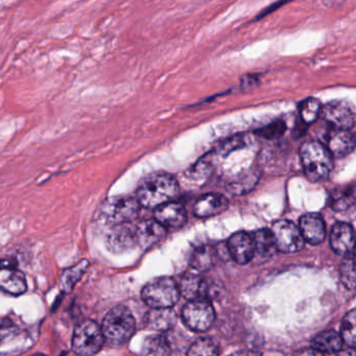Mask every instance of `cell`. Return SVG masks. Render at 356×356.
I'll list each match as a JSON object with an SVG mask.
<instances>
[{
  "mask_svg": "<svg viewBox=\"0 0 356 356\" xmlns=\"http://www.w3.org/2000/svg\"><path fill=\"white\" fill-rule=\"evenodd\" d=\"M329 207L335 211H343L356 204V185L348 187L343 191H334L330 195Z\"/></svg>",
  "mask_w": 356,
  "mask_h": 356,
  "instance_id": "d4e9b609",
  "label": "cell"
},
{
  "mask_svg": "<svg viewBox=\"0 0 356 356\" xmlns=\"http://www.w3.org/2000/svg\"><path fill=\"white\" fill-rule=\"evenodd\" d=\"M322 104L314 97L303 99L299 105L300 120L306 124H314L322 114Z\"/></svg>",
  "mask_w": 356,
  "mask_h": 356,
  "instance_id": "83f0119b",
  "label": "cell"
},
{
  "mask_svg": "<svg viewBox=\"0 0 356 356\" xmlns=\"http://www.w3.org/2000/svg\"><path fill=\"white\" fill-rule=\"evenodd\" d=\"M308 124H306L303 120H300V122L298 124H296L295 129H293V136L299 137L303 136L304 133L306 132V128H307Z\"/></svg>",
  "mask_w": 356,
  "mask_h": 356,
  "instance_id": "e575fe53",
  "label": "cell"
},
{
  "mask_svg": "<svg viewBox=\"0 0 356 356\" xmlns=\"http://www.w3.org/2000/svg\"><path fill=\"white\" fill-rule=\"evenodd\" d=\"M218 343L211 337H200L189 347L188 355H218Z\"/></svg>",
  "mask_w": 356,
  "mask_h": 356,
  "instance_id": "f546056e",
  "label": "cell"
},
{
  "mask_svg": "<svg viewBox=\"0 0 356 356\" xmlns=\"http://www.w3.org/2000/svg\"><path fill=\"white\" fill-rule=\"evenodd\" d=\"M141 207L137 197H114L104 202L101 216L111 226L132 222L138 218Z\"/></svg>",
  "mask_w": 356,
  "mask_h": 356,
  "instance_id": "8992f818",
  "label": "cell"
},
{
  "mask_svg": "<svg viewBox=\"0 0 356 356\" xmlns=\"http://www.w3.org/2000/svg\"><path fill=\"white\" fill-rule=\"evenodd\" d=\"M179 287H180L181 296L186 298L188 301L203 299V298L209 299L211 293V287L207 279L203 278L197 273L185 274L179 282Z\"/></svg>",
  "mask_w": 356,
  "mask_h": 356,
  "instance_id": "9a60e30c",
  "label": "cell"
},
{
  "mask_svg": "<svg viewBox=\"0 0 356 356\" xmlns=\"http://www.w3.org/2000/svg\"><path fill=\"white\" fill-rule=\"evenodd\" d=\"M155 218L168 230H178L187 222V212L179 202L170 201L155 209Z\"/></svg>",
  "mask_w": 356,
  "mask_h": 356,
  "instance_id": "4fadbf2b",
  "label": "cell"
},
{
  "mask_svg": "<svg viewBox=\"0 0 356 356\" xmlns=\"http://www.w3.org/2000/svg\"><path fill=\"white\" fill-rule=\"evenodd\" d=\"M291 1H293V0H277L276 3H273L270 7L266 8L264 11L260 12L259 15L256 17V20L262 19L266 16L270 15V13H274L279 8L283 7V6L291 3Z\"/></svg>",
  "mask_w": 356,
  "mask_h": 356,
  "instance_id": "d6a6232c",
  "label": "cell"
},
{
  "mask_svg": "<svg viewBox=\"0 0 356 356\" xmlns=\"http://www.w3.org/2000/svg\"><path fill=\"white\" fill-rule=\"evenodd\" d=\"M141 297L151 308L172 307L180 299V287L170 277H160L143 286Z\"/></svg>",
  "mask_w": 356,
  "mask_h": 356,
  "instance_id": "277c9868",
  "label": "cell"
},
{
  "mask_svg": "<svg viewBox=\"0 0 356 356\" xmlns=\"http://www.w3.org/2000/svg\"><path fill=\"white\" fill-rule=\"evenodd\" d=\"M137 241L143 249H149L161 243L168 234V229L157 220H145L136 226Z\"/></svg>",
  "mask_w": 356,
  "mask_h": 356,
  "instance_id": "e0dca14e",
  "label": "cell"
},
{
  "mask_svg": "<svg viewBox=\"0 0 356 356\" xmlns=\"http://www.w3.org/2000/svg\"><path fill=\"white\" fill-rule=\"evenodd\" d=\"M185 325L195 332H205L211 328L216 320V312L211 302L207 298L191 300L182 310Z\"/></svg>",
  "mask_w": 356,
  "mask_h": 356,
  "instance_id": "52a82bcc",
  "label": "cell"
},
{
  "mask_svg": "<svg viewBox=\"0 0 356 356\" xmlns=\"http://www.w3.org/2000/svg\"><path fill=\"white\" fill-rule=\"evenodd\" d=\"M299 228L306 243L310 245H320L326 237V226L320 214L307 213L302 216Z\"/></svg>",
  "mask_w": 356,
  "mask_h": 356,
  "instance_id": "ac0fdd59",
  "label": "cell"
},
{
  "mask_svg": "<svg viewBox=\"0 0 356 356\" xmlns=\"http://www.w3.org/2000/svg\"><path fill=\"white\" fill-rule=\"evenodd\" d=\"M106 341L112 346L128 343L134 335L136 322L131 310L126 306H115L106 314L102 323Z\"/></svg>",
  "mask_w": 356,
  "mask_h": 356,
  "instance_id": "3957f363",
  "label": "cell"
},
{
  "mask_svg": "<svg viewBox=\"0 0 356 356\" xmlns=\"http://www.w3.org/2000/svg\"><path fill=\"white\" fill-rule=\"evenodd\" d=\"M258 84H259V76H255V74H248L241 81V87H243V90L253 89Z\"/></svg>",
  "mask_w": 356,
  "mask_h": 356,
  "instance_id": "836d02e7",
  "label": "cell"
},
{
  "mask_svg": "<svg viewBox=\"0 0 356 356\" xmlns=\"http://www.w3.org/2000/svg\"><path fill=\"white\" fill-rule=\"evenodd\" d=\"M339 278L343 286L349 291H356V262L346 258L339 266Z\"/></svg>",
  "mask_w": 356,
  "mask_h": 356,
  "instance_id": "4dcf8cb0",
  "label": "cell"
},
{
  "mask_svg": "<svg viewBox=\"0 0 356 356\" xmlns=\"http://www.w3.org/2000/svg\"><path fill=\"white\" fill-rule=\"evenodd\" d=\"M354 253H355V256H356V245H355V250H354Z\"/></svg>",
  "mask_w": 356,
  "mask_h": 356,
  "instance_id": "8d00e7d4",
  "label": "cell"
},
{
  "mask_svg": "<svg viewBox=\"0 0 356 356\" xmlns=\"http://www.w3.org/2000/svg\"><path fill=\"white\" fill-rule=\"evenodd\" d=\"M273 234L276 241L278 251L282 253H296L304 247L303 235L299 227L286 220H277L273 224Z\"/></svg>",
  "mask_w": 356,
  "mask_h": 356,
  "instance_id": "ba28073f",
  "label": "cell"
},
{
  "mask_svg": "<svg viewBox=\"0 0 356 356\" xmlns=\"http://www.w3.org/2000/svg\"><path fill=\"white\" fill-rule=\"evenodd\" d=\"M300 158L306 177L310 181L326 180L333 168V156L324 143L306 141L300 147Z\"/></svg>",
  "mask_w": 356,
  "mask_h": 356,
  "instance_id": "7a4b0ae2",
  "label": "cell"
},
{
  "mask_svg": "<svg viewBox=\"0 0 356 356\" xmlns=\"http://www.w3.org/2000/svg\"><path fill=\"white\" fill-rule=\"evenodd\" d=\"M0 286L3 291L14 296L22 295L28 289L24 273L7 264H3V268L0 272Z\"/></svg>",
  "mask_w": 356,
  "mask_h": 356,
  "instance_id": "ffe728a7",
  "label": "cell"
},
{
  "mask_svg": "<svg viewBox=\"0 0 356 356\" xmlns=\"http://www.w3.org/2000/svg\"><path fill=\"white\" fill-rule=\"evenodd\" d=\"M176 323V312L172 307L151 308L145 318L147 328L159 332L172 330Z\"/></svg>",
  "mask_w": 356,
  "mask_h": 356,
  "instance_id": "d6986e66",
  "label": "cell"
},
{
  "mask_svg": "<svg viewBox=\"0 0 356 356\" xmlns=\"http://www.w3.org/2000/svg\"><path fill=\"white\" fill-rule=\"evenodd\" d=\"M325 145L333 157L343 158L355 149V136L349 130L331 128L325 137Z\"/></svg>",
  "mask_w": 356,
  "mask_h": 356,
  "instance_id": "5bb4252c",
  "label": "cell"
},
{
  "mask_svg": "<svg viewBox=\"0 0 356 356\" xmlns=\"http://www.w3.org/2000/svg\"><path fill=\"white\" fill-rule=\"evenodd\" d=\"M356 245L355 231L347 222H337L330 231V247L337 255L350 256Z\"/></svg>",
  "mask_w": 356,
  "mask_h": 356,
  "instance_id": "8fae6325",
  "label": "cell"
},
{
  "mask_svg": "<svg viewBox=\"0 0 356 356\" xmlns=\"http://www.w3.org/2000/svg\"><path fill=\"white\" fill-rule=\"evenodd\" d=\"M354 136H355V143H356V134H355V135H354Z\"/></svg>",
  "mask_w": 356,
  "mask_h": 356,
  "instance_id": "74e56055",
  "label": "cell"
},
{
  "mask_svg": "<svg viewBox=\"0 0 356 356\" xmlns=\"http://www.w3.org/2000/svg\"><path fill=\"white\" fill-rule=\"evenodd\" d=\"M285 131H286V124L283 120H278L258 129L255 131V134L266 140H274L282 137Z\"/></svg>",
  "mask_w": 356,
  "mask_h": 356,
  "instance_id": "1f68e13d",
  "label": "cell"
},
{
  "mask_svg": "<svg viewBox=\"0 0 356 356\" xmlns=\"http://www.w3.org/2000/svg\"><path fill=\"white\" fill-rule=\"evenodd\" d=\"M105 341L102 326L95 321L85 320L74 328L72 349L80 355H93L103 348Z\"/></svg>",
  "mask_w": 356,
  "mask_h": 356,
  "instance_id": "5b68a950",
  "label": "cell"
},
{
  "mask_svg": "<svg viewBox=\"0 0 356 356\" xmlns=\"http://www.w3.org/2000/svg\"><path fill=\"white\" fill-rule=\"evenodd\" d=\"M255 253L264 260L270 259L278 251L274 234L270 229H260L254 234Z\"/></svg>",
  "mask_w": 356,
  "mask_h": 356,
  "instance_id": "7402d4cb",
  "label": "cell"
},
{
  "mask_svg": "<svg viewBox=\"0 0 356 356\" xmlns=\"http://www.w3.org/2000/svg\"><path fill=\"white\" fill-rule=\"evenodd\" d=\"M106 241H107L108 249L111 250L114 253L128 251L135 245H138L136 227H133L131 222L114 225L108 232Z\"/></svg>",
  "mask_w": 356,
  "mask_h": 356,
  "instance_id": "30bf717a",
  "label": "cell"
},
{
  "mask_svg": "<svg viewBox=\"0 0 356 356\" xmlns=\"http://www.w3.org/2000/svg\"><path fill=\"white\" fill-rule=\"evenodd\" d=\"M88 266L89 262L84 259L76 264V266L64 270L63 275L61 277L62 289L66 293H70L74 289V287L76 286V283L81 280Z\"/></svg>",
  "mask_w": 356,
  "mask_h": 356,
  "instance_id": "484cf974",
  "label": "cell"
},
{
  "mask_svg": "<svg viewBox=\"0 0 356 356\" xmlns=\"http://www.w3.org/2000/svg\"><path fill=\"white\" fill-rule=\"evenodd\" d=\"M325 7L330 8V9H335V8L341 7L347 0H322Z\"/></svg>",
  "mask_w": 356,
  "mask_h": 356,
  "instance_id": "d590c367",
  "label": "cell"
},
{
  "mask_svg": "<svg viewBox=\"0 0 356 356\" xmlns=\"http://www.w3.org/2000/svg\"><path fill=\"white\" fill-rule=\"evenodd\" d=\"M227 248L232 259L238 264H247L255 255L254 237L243 231L231 235Z\"/></svg>",
  "mask_w": 356,
  "mask_h": 356,
  "instance_id": "7c38bea8",
  "label": "cell"
},
{
  "mask_svg": "<svg viewBox=\"0 0 356 356\" xmlns=\"http://www.w3.org/2000/svg\"><path fill=\"white\" fill-rule=\"evenodd\" d=\"M341 334L343 343L352 349L356 348V308L346 314L341 321Z\"/></svg>",
  "mask_w": 356,
  "mask_h": 356,
  "instance_id": "f1b7e54d",
  "label": "cell"
},
{
  "mask_svg": "<svg viewBox=\"0 0 356 356\" xmlns=\"http://www.w3.org/2000/svg\"><path fill=\"white\" fill-rule=\"evenodd\" d=\"M259 172L257 170H250L233 180L229 184V191H231L233 195H243V193H248L256 186L259 180Z\"/></svg>",
  "mask_w": 356,
  "mask_h": 356,
  "instance_id": "4316f807",
  "label": "cell"
},
{
  "mask_svg": "<svg viewBox=\"0 0 356 356\" xmlns=\"http://www.w3.org/2000/svg\"><path fill=\"white\" fill-rule=\"evenodd\" d=\"M179 193V182L174 176L156 172L143 179L137 188L136 197L145 208H157L174 201Z\"/></svg>",
  "mask_w": 356,
  "mask_h": 356,
  "instance_id": "6da1fadb",
  "label": "cell"
},
{
  "mask_svg": "<svg viewBox=\"0 0 356 356\" xmlns=\"http://www.w3.org/2000/svg\"><path fill=\"white\" fill-rule=\"evenodd\" d=\"M229 202L220 193H206L201 195L193 205V214L199 218L218 216L228 209Z\"/></svg>",
  "mask_w": 356,
  "mask_h": 356,
  "instance_id": "2e32d148",
  "label": "cell"
},
{
  "mask_svg": "<svg viewBox=\"0 0 356 356\" xmlns=\"http://www.w3.org/2000/svg\"><path fill=\"white\" fill-rule=\"evenodd\" d=\"M343 343L341 332L325 330L312 339V348L321 354H335L341 351Z\"/></svg>",
  "mask_w": 356,
  "mask_h": 356,
  "instance_id": "44dd1931",
  "label": "cell"
},
{
  "mask_svg": "<svg viewBox=\"0 0 356 356\" xmlns=\"http://www.w3.org/2000/svg\"><path fill=\"white\" fill-rule=\"evenodd\" d=\"M141 353L143 355H170L172 353V346L165 335H149L143 343Z\"/></svg>",
  "mask_w": 356,
  "mask_h": 356,
  "instance_id": "cb8c5ba5",
  "label": "cell"
},
{
  "mask_svg": "<svg viewBox=\"0 0 356 356\" xmlns=\"http://www.w3.org/2000/svg\"><path fill=\"white\" fill-rule=\"evenodd\" d=\"M321 116L331 128L341 130H350L356 122L353 110L343 102H330L323 106Z\"/></svg>",
  "mask_w": 356,
  "mask_h": 356,
  "instance_id": "9c48e42d",
  "label": "cell"
},
{
  "mask_svg": "<svg viewBox=\"0 0 356 356\" xmlns=\"http://www.w3.org/2000/svg\"><path fill=\"white\" fill-rule=\"evenodd\" d=\"M216 251L210 245H202L193 251L191 266L195 272L203 273L209 270L216 262Z\"/></svg>",
  "mask_w": 356,
  "mask_h": 356,
  "instance_id": "603a6c76",
  "label": "cell"
}]
</instances>
